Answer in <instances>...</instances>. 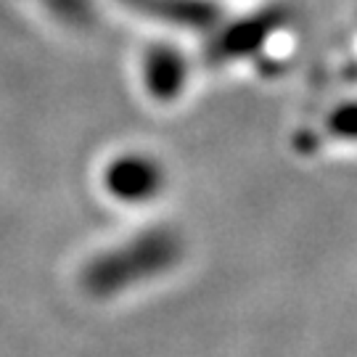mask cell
I'll use <instances>...</instances> for the list:
<instances>
[{"label": "cell", "instance_id": "cell-1", "mask_svg": "<svg viewBox=\"0 0 357 357\" xmlns=\"http://www.w3.org/2000/svg\"><path fill=\"white\" fill-rule=\"evenodd\" d=\"M153 66L156 69V77L151 79V90L156 98L162 101H175V98H183V93L191 88V77H193V66L188 61V56L178 48H153Z\"/></svg>", "mask_w": 357, "mask_h": 357}, {"label": "cell", "instance_id": "cell-2", "mask_svg": "<svg viewBox=\"0 0 357 357\" xmlns=\"http://www.w3.org/2000/svg\"><path fill=\"white\" fill-rule=\"evenodd\" d=\"M320 132L328 143H342V146H357V93L333 98L323 112H320Z\"/></svg>", "mask_w": 357, "mask_h": 357}, {"label": "cell", "instance_id": "cell-3", "mask_svg": "<svg viewBox=\"0 0 357 357\" xmlns=\"http://www.w3.org/2000/svg\"><path fill=\"white\" fill-rule=\"evenodd\" d=\"M116 185L122 196H146L159 185V169L151 159H122L114 169Z\"/></svg>", "mask_w": 357, "mask_h": 357}]
</instances>
